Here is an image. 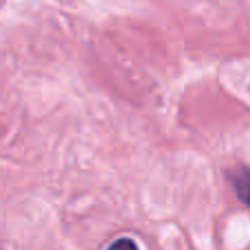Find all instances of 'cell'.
Returning a JSON list of instances; mask_svg holds the SVG:
<instances>
[{
  "label": "cell",
  "instance_id": "7a4b0ae2",
  "mask_svg": "<svg viewBox=\"0 0 250 250\" xmlns=\"http://www.w3.org/2000/svg\"><path fill=\"white\" fill-rule=\"evenodd\" d=\"M108 250H138V246H136L134 239L121 237V239H114V242L108 246Z\"/></svg>",
  "mask_w": 250,
  "mask_h": 250
},
{
  "label": "cell",
  "instance_id": "6da1fadb",
  "mask_svg": "<svg viewBox=\"0 0 250 250\" xmlns=\"http://www.w3.org/2000/svg\"><path fill=\"white\" fill-rule=\"evenodd\" d=\"M230 185L235 187V193L246 207H250V169H237V171L229 173Z\"/></svg>",
  "mask_w": 250,
  "mask_h": 250
}]
</instances>
